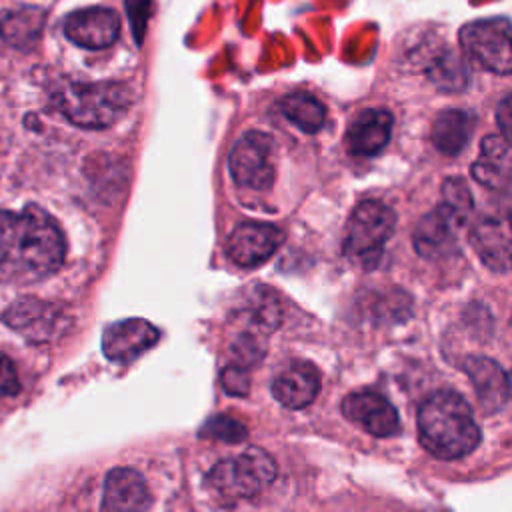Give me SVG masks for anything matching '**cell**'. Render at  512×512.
Returning <instances> with one entry per match:
<instances>
[{
  "instance_id": "cell-1",
  "label": "cell",
  "mask_w": 512,
  "mask_h": 512,
  "mask_svg": "<svg viewBox=\"0 0 512 512\" xmlns=\"http://www.w3.org/2000/svg\"><path fill=\"white\" fill-rule=\"evenodd\" d=\"M66 256L58 222L40 206L0 212V280L32 284L54 274Z\"/></svg>"
},
{
  "instance_id": "cell-2",
  "label": "cell",
  "mask_w": 512,
  "mask_h": 512,
  "mask_svg": "<svg viewBox=\"0 0 512 512\" xmlns=\"http://www.w3.org/2000/svg\"><path fill=\"white\" fill-rule=\"evenodd\" d=\"M418 438L434 458L456 460L470 454L482 434L470 404L454 390H438L418 408Z\"/></svg>"
},
{
  "instance_id": "cell-3",
  "label": "cell",
  "mask_w": 512,
  "mask_h": 512,
  "mask_svg": "<svg viewBox=\"0 0 512 512\" xmlns=\"http://www.w3.org/2000/svg\"><path fill=\"white\" fill-rule=\"evenodd\" d=\"M52 102L80 128H108L130 108L132 94L122 82H64L52 92Z\"/></svg>"
},
{
  "instance_id": "cell-4",
  "label": "cell",
  "mask_w": 512,
  "mask_h": 512,
  "mask_svg": "<svg viewBox=\"0 0 512 512\" xmlns=\"http://www.w3.org/2000/svg\"><path fill=\"white\" fill-rule=\"evenodd\" d=\"M396 226V214L380 200L360 202L346 224L344 254L364 268H372L390 240Z\"/></svg>"
},
{
  "instance_id": "cell-5",
  "label": "cell",
  "mask_w": 512,
  "mask_h": 512,
  "mask_svg": "<svg viewBox=\"0 0 512 512\" xmlns=\"http://www.w3.org/2000/svg\"><path fill=\"white\" fill-rule=\"evenodd\" d=\"M276 464L262 448H246L244 452L224 458L208 472V486L224 498H252L272 484Z\"/></svg>"
},
{
  "instance_id": "cell-6",
  "label": "cell",
  "mask_w": 512,
  "mask_h": 512,
  "mask_svg": "<svg viewBox=\"0 0 512 512\" xmlns=\"http://www.w3.org/2000/svg\"><path fill=\"white\" fill-rule=\"evenodd\" d=\"M460 46L482 68L502 76L512 72L510 22L506 16L474 20L462 26Z\"/></svg>"
},
{
  "instance_id": "cell-7",
  "label": "cell",
  "mask_w": 512,
  "mask_h": 512,
  "mask_svg": "<svg viewBox=\"0 0 512 512\" xmlns=\"http://www.w3.org/2000/svg\"><path fill=\"white\" fill-rule=\"evenodd\" d=\"M228 168L234 182L246 190H268L274 182V140L270 134L250 130L230 150Z\"/></svg>"
},
{
  "instance_id": "cell-8",
  "label": "cell",
  "mask_w": 512,
  "mask_h": 512,
  "mask_svg": "<svg viewBox=\"0 0 512 512\" xmlns=\"http://www.w3.org/2000/svg\"><path fill=\"white\" fill-rule=\"evenodd\" d=\"M2 320L24 338L32 342H48L62 334L70 322L66 312L52 304L34 296H26L16 300L4 314Z\"/></svg>"
},
{
  "instance_id": "cell-9",
  "label": "cell",
  "mask_w": 512,
  "mask_h": 512,
  "mask_svg": "<svg viewBox=\"0 0 512 512\" xmlns=\"http://www.w3.org/2000/svg\"><path fill=\"white\" fill-rule=\"evenodd\" d=\"M282 240L284 234L274 224L244 222L230 232L226 240V254L234 264L252 268L266 262L278 250Z\"/></svg>"
},
{
  "instance_id": "cell-10",
  "label": "cell",
  "mask_w": 512,
  "mask_h": 512,
  "mask_svg": "<svg viewBox=\"0 0 512 512\" xmlns=\"http://www.w3.org/2000/svg\"><path fill=\"white\" fill-rule=\"evenodd\" d=\"M342 414L364 432L388 438L400 432V418L396 408L378 392L358 390L342 400Z\"/></svg>"
},
{
  "instance_id": "cell-11",
  "label": "cell",
  "mask_w": 512,
  "mask_h": 512,
  "mask_svg": "<svg viewBox=\"0 0 512 512\" xmlns=\"http://www.w3.org/2000/svg\"><path fill=\"white\" fill-rule=\"evenodd\" d=\"M158 338V328L148 320L126 318L104 328L102 352L112 362H130L150 350Z\"/></svg>"
},
{
  "instance_id": "cell-12",
  "label": "cell",
  "mask_w": 512,
  "mask_h": 512,
  "mask_svg": "<svg viewBox=\"0 0 512 512\" xmlns=\"http://www.w3.org/2000/svg\"><path fill=\"white\" fill-rule=\"evenodd\" d=\"M64 34L74 44L88 50H102L116 42L120 18L110 8H84L64 18Z\"/></svg>"
},
{
  "instance_id": "cell-13",
  "label": "cell",
  "mask_w": 512,
  "mask_h": 512,
  "mask_svg": "<svg viewBox=\"0 0 512 512\" xmlns=\"http://www.w3.org/2000/svg\"><path fill=\"white\" fill-rule=\"evenodd\" d=\"M270 390L284 408H304L320 390L318 368L306 360H292L272 378Z\"/></svg>"
},
{
  "instance_id": "cell-14",
  "label": "cell",
  "mask_w": 512,
  "mask_h": 512,
  "mask_svg": "<svg viewBox=\"0 0 512 512\" xmlns=\"http://www.w3.org/2000/svg\"><path fill=\"white\" fill-rule=\"evenodd\" d=\"M462 370L472 380L484 412H498L506 406L510 398L508 374L498 362L486 356H468L462 364Z\"/></svg>"
},
{
  "instance_id": "cell-15",
  "label": "cell",
  "mask_w": 512,
  "mask_h": 512,
  "mask_svg": "<svg viewBox=\"0 0 512 512\" xmlns=\"http://www.w3.org/2000/svg\"><path fill=\"white\" fill-rule=\"evenodd\" d=\"M392 134V114L384 108L362 110L348 126L344 142L354 156H374L388 144Z\"/></svg>"
},
{
  "instance_id": "cell-16",
  "label": "cell",
  "mask_w": 512,
  "mask_h": 512,
  "mask_svg": "<svg viewBox=\"0 0 512 512\" xmlns=\"http://www.w3.org/2000/svg\"><path fill=\"white\" fill-rule=\"evenodd\" d=\"M470 246L490 270H510V232L506 220L494 216L478 218L470 228Z\"/></svg>"
},
{
  "instance_id": "cell-17",
  "label": "cell",
  "mask_w": 512,
  "mask_h": 512,
  "mask_svg": "<svg viewBox=\"0 0 512 512\" xmlns=\"http://www.w3.org/2000/svg\"><path fill=\"white\" fill-rule=\"evenodd\" d=\"M464 226L452 212L438 206L434 212L420 218L414 228V250L422 258H438L448 254L456 242V232Z\"/></svg>"
},
{
  "instance_id": "cell-18",
  "label": "cell",
  "mask_w": 512,
  "mask_h": 512,
  "mask_svg": "<svg viewBox=\"0 0 512 512\" xmlns=\"http://www.w3.org/2000/svg\"><path fill=\"white\" fill-rule=\"evenodd\" d=\"M152 504L150 490L144 478L132 468H112L104 480V510H146Z\"/></svg>"
},
{
  "instance_id": "cell-19",
  "label": "cell",
  "mask_w": 512,
  "mask_h": 512,
  "mask_svg": "<svg viewBox=\"0 0 512 512\" xmlns=\"http://www.w3.org/2000/svg\"><path fill=\"white\" fill-rule=\"evenodd\" d=\"M472 174L488 188L506 190L510 184V142L502 136H486L480 156L472 164Z\"/></svg>"
},
{
  "instance_id": "cell-20",
  "label": "cell",
  "mask_w": 512,
  "mask_h": 512,
  "mask_svg": "<svg viewBox=\"0 0 512 512\" xmlns=\"http://www.w3.org/2000/svg\"><path fill=\"white\" fill-rule=\"evenodd\" d=\"M46 12L38 6H24L0 16V36L18 50L32 48L44 30Z\"/></svg>"
},
{
  "instance_id": "cell-21",
  "label": "cell",
  "mask_w": 512,
  "mask_h": 512,
  "mask_svg": "<svg viewBox=\"0 0 512 512\" xmlns=\"http://www.w3.org/2000/svg\"><path fill=\"white\" fill-rule=\"evenodd\" d=\"M474 116L468 110H442L432 122V144L444 154H458L474 132Z\"/></svg>"
},
{
  "instance_id": "cell-22",
  "label": "cell",
  "mask_w": 512,
  "mask_h": 512,
  "mask_svg": "<svg viewBox=\"0 0 512 512\" xmlns=\"http://www.w3.org/2000/svg\"><path fill=\"white\" fill-rule=\"evenodd\" d=\"M280 110L294 126L308 134L318 132L326 120L324 104L308 92H292L284 96L280 100Z\"/></svg>"
},
{
  "instance_id": "cell-23",
  "label": "cell",
  "mask_w": 512,
  "mask_h": 512,
  "mask_svg": "<svg viewBox=\"0 0 512 512\" xmlns=\"http://www.w3.org/2000/svg\"><path fill=\"white\" fill-rule=\"evenodd\" d=\"M428 76H430V80H432L440 90H448V92L462 90V88H466V84H468L466 66H464V62H462L456 54H452V52L440 56V58L432 64Z\"/></svg>"
},
{
  "instance_id": "cell-24",
  "label": "cell",
  "mask_w": 512,
  "mask_h": 512,
  "mask_svg": "<svg viewBox=\"0 0 512 512\" xmlns=\"http://www.w3.org/2000/svg\"><path fill=\"white\" fill-rule=\"evenodd\" d=\"M440 206H444L448 212H452L460 222H466L472 212V194H470L468 184L458 176L446 178L442 184Z\"/></svg>"
},
{
  "instance_id": "cell-25",
  "label": "cell",
  "mask_w": 512,
  "mask_h": 512,
  "mask_svg": "<svg viewBox=\"0 0 512 512\" xmlns=\"http://www.w3.org/2000/svg\"><path fill=\"white\" fill-rule=\"evenodd\" d=\"M202 436H210V438H218V440L234 444V442H240L246 438V428L238 420L218 414L204 424Z\"/></svg>"
},
{
  "instance_id": "cell-26",
  "label": "cell",
  "mask_w": 512,
  "mask_h": 512,
  "mask_svg": "<svg viewBox=\"0 0 512 512\" xmlns=\"http://www.w3.org/2000/svg\"><path fill=\"white\" fill-rule=\"evenodd\" d=\"M126 14L132 24V32L136 40H142V34L146 32V20L150 14V0H126Z\"/></svg>"
},
{
  "instance_id": "cell-27",
  "label": "cell",
  "mask_w": 512,
  "mask_h": 512,
  "mask_svg": "<svg viewBox=\"0 0 512 512\" xmlns=\"http://www.w3.org/2000/svg\"><path fill=\"white\" fill-rule=\"evenodd\" d=\"M20 392V380L14 362L0 352V396H14Z\"/></svg>"
},
{
  "instance_id": "cell-28",
  "label": "cell",
  "mask_w": 512,
  "mask_h": 512,
  "mask_svg": "<svg viewBox=\"0 0 512 512\" xmlns=\"http://www.w3.org/2000/svg\"><path fill=\"white\" fill-rule=\"evenodd\" d=\"M244 366L238 364H230L228 368H224L222 372V386L226 392L230 394H246L248 392V376H246Z\"/></svg>"
},
{
  "instance_id": "cell-29",
  "label": "cell",
  "mask_w": 512,
  "mask_h": 512,
  "mask_svg": "<svg viewBox=\"0 0 512 512\" xmlns=\"http://www.w3.org/2000/svg\"><path fill=\"white\" fill-rule=\"evenodd\" d=\"M498 122H500L502 138L510 142V96H504L498 106Z\"/></svg>"
}]
</instances>
